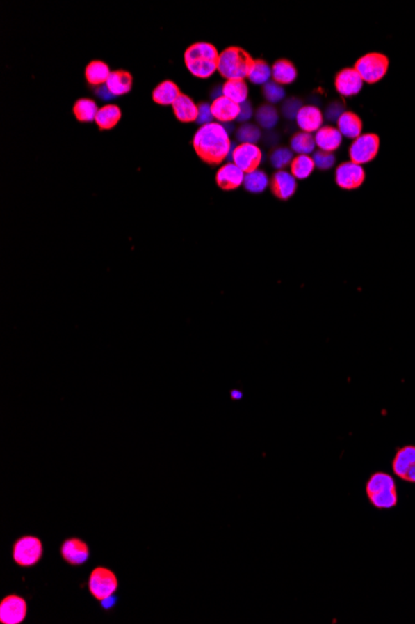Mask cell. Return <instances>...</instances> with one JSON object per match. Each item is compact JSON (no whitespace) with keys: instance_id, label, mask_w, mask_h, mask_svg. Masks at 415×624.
Segmentation results:
<instances>
[{"instance_id":"obj_32","label":"cell","mask_w":415,"mask_h":624,"mask_svg":"<svg viewBox=\"0 0 415 624\" xmlns=\"http://www.w3.org/2000/svg\"><path fill=\"white\" fill-rule=\"evenodd\" d=\"M255 118H257V125L260 127L271 130L274 129L279 123V112L271 104H263L257 109Z\"/></svg>"},{"instance_id":"obj_33","label":"cell","mask_w":415,"mask_h":624,"mask_svg":"<svg viewBox=\"0 0 415 624\" xmlns=\"http://www.w3.org/2000/svg\"><path fill=\"white\" fill-rule=\"evenodd\" d=\"M270 77H272V71L269 64L265 60H255V64L252 66V72L249 75V81L255 85H265L269 83Z\"/></svg>"},{"instance_id":"obj_2","label":"cell","mask_w":415,"mask_h":624,"mask_svg":"<svg viewBox=\"0 0 415 624\" xmlns=\"http://www.w3.org/2000/svg\"><path fill=\"white\" fill-rule=\"evenodd\" d=\"M219 55L211 42H194L184 53V63L193 77L206 79L218 70Z\"/></svg>"},{"instance_id":"obj_20","label":"cell","mask_w":415,"mask_h":624,"mask_svg":"<svg viewBox=\"0 0 415 624\" xmlns=\"http://www.w3.org/2000/svg\"><path fill=\"white\" fill-rule=\"evenodd\" d=\"M315 141L322 151L334 153L342 143V134L334 126H322L315 135Z\"/></svg>"},{"instance_id":"obj_24","label":"cell","mask_w":415,"mask_h":624,"mask_svg":"<svg viewBox=\"0 0 415 624\" xmlns=\"http://www.w3.org/2000/svg\"><path fill=\"white\" fill-rule=\"evenodd\" d=\"M339 132L348 139H357L362 135V118L352 111H345L337 121Z\"/></svg>"},{"instance_id":"obj_7","label":"cell","mask_w":415,"mask_h":624,"mask_svg":"<svg viewBox=\"0 0 415 624\" xmlns=\"http://www.w3.org/2000/svg\"><path fill=\"white\" fill-rule=\"evenodd\" d=\"M355 69L358 71L364 83L372 85L386 77L389 69V59L386 54H366L357 60Z\"/></svg>"},{"instance_id":"obj_27","label":"cell","mask_w":415,"mask_h":624,"mask_svg":"<svg viewBox=\"0 0 415 624\" xmlns=\"http://www.w3.org/2000/svg\"><path fill=\"white\" fill-rule=\"evenodd\" d=\"M249 88L245 80H227L222 85V96L236 104H243L247 101Z\"/></svg>"},{"instance_id":"obj_14","label":"cell","mask_w":415,"mask_h":624,"mask_svg":"<svg viewBox=\"0 0 415 624\" xmlns=\"http://www.w3.org/2000/svg\"><path fill=\"white\" fill-rule=\"evenodd\" d=\"M362 77L355 68H345L339 71L334 77V88L342 96H355L359 94L363 88Z\"/></svg>"},{"instance_id":"obj_44","label":"cell","mask_w":415,"mask_h":624,"mask_svg":"<svg viewBox=\"0 0 415 624\" xmlns=\"http://www.w3.org/2000/svg\"><path fill=\"white\" fill-rule=\"evenodd\" d=\"M211 96L213 101L217 100L218 98L222 96V86H217V88H213Z\"/></svg>"},{"instance_id":"obj_31","label":"cell","mask_w":415,"mask_h":624,"mask_svg":"<svg viewBox=\"0 0 415 624\" xmlns=\"http://www.w3.org/2000/svg\"><path fill=\"white\" fill-rule=\"evenodd\" d=\"M243 185L250 194H261L270 186L269 177L261 170H255L250 173H245Z\"/></svg>"},{"instance_id":"obj_13","label":"cell","mask_w":415,"mask_h":624,"mask_svg":"<svg viewBox=\"0 0 415 624\" xmlns=\"http://www.w3.org/2000/svg\"><path fill=\"white\" fill-rule=\"evenodd\" d=\"M60 554L63 560L72 567L85 565L90 559V547L88 542L79 537H70L65 540L60 547Z\"/></svg>"},{"instance_id":"obj_35","label":"cell","mask_w":415,"mask_h":624,"mask_svg":"<svg viewBox=\"0 0 415 624\" xmlns=\"http://www.w3.org/2000/svg\"><path fill=\"white\" fill-rule=\"evenodd\" d=\"M293 156V150L286 148H277L270 155V164L277 170H282L284 167L291 165Z\"/></svg>"},{"instance_id":"obj_17","label":"cell","mask_w":415,"mask_h":624,"mask_svg":"<svg viewBox=\"0 0 415 624\" xmlns=\"http://www.w3.org/2000/svg\"><path fill=\"white\" fill-rule=\"evenodd\" d=\"M296 123L304 132H317L323 124V114L318 107L314 105H304L301 107L296 116Z\"/></svg>"},{"instance_id":"obj_40","label":"cell","mask_w":415,"mask_h":624,"mask_svg":"<svg viewBox=\"0 0 415 624\" xmlns=\"http://www.w3.org/2000/svg\"><path fill=\"white\" fill-rule=\"evenodd\" d=\"M343 112H345V107L342 105V102H332L326 110V118L329 121H336V120L339 121V118H341V115Z\"/></svg>"},{"instance_id":"obj_22","label":"cell","mask_w":415,"mask_h":624,"mask_svg":"<svg viewBox=\"0 0 415 624\" xmlns=\"http://www.w3.org/2000/svg\"><path fill=\"white\" fill-rule=\"evenodd\" d=\"M133 77L129 71L116 70L112 71L111 75L106 81V86L115 96H122L129 94L132 90Z\"/></svg>"},{"instance_id":"obj_29","label":"cell","mask_w":415,"mask_h":624,"mask_svg":"<svg viewBox=\"0 0 415 624\" xmlns=\"http://www.w3.org/2000/svg\"><path fill=\"white\" fill-rule=\"evenodd\" d=\"M74 115L80 123H92L99 112L96 101L91 99H79L74 105Z\"/></svg>"},{"instance_id":"obj_37","label":"cell","mask_w":415,"mask_h":624,"mask_svg":"<svg viewBox=\"0 0 415 624\" xmlns=\"http://www.w3.org/2000/svg\"><path fill=\"white\" fill-rule=\"evenodd\" d=\"M312 159H314V162H315V166H316L317 169H320L322 171L332 169L334 164H336V156H334V153H326V151H322V150H318L316 153H314Z\"/></svg>"},{"instance_id":"obj_26","label":"cell","mask_w":415,"mask_h":624,"mask_svg":"<svg viewBox=\"0 0 415 624\" xmlns=\"http://www.w3.org/2000/svg\"><path fill=\"white\" fill-rule=\"evenodd\" d=\"M121 116H122L121 109L117 105L108 104L99 109L95 118V123L101 130H111L120 123Z\"/></svg>"},{"instance_id":"obj_4","label":"cell","mask_w":415,"mask_h":624,"mask_svg":"<svg viewBox=\"0 0 415 624\" xmlns=\"http://www.w3.org/2000/svg\"><path fill=\"white\" fill-rule=\"evenodd\" d=\"M368 500L375 508L388 510L397 505L398 495L396 481L386 472H375L366 485Z\"/></svg>"},{"instance_id":"obj_38","label":"cell","mask_w":415,"mask_h":624,"mask_svg":"<svg viewBox=\"0 0 415 624\" xmlns=\"http://www.w3.org/2000/svg\"><path fill=\"white\" fill-rule=\"evenodd\" d=\"M302 107H304L302 101L298 99V98H288L281 107V114L284 115V118L293 120V118H296L298 111L301 110Z\"/></svg>"},{"instance_id":"obj_16","label":"cell","mask_w":415,"mask_h":624,"mask_svg":"<svg viewBox=\"0 0 415 624\" xmlns=\"http://www.w3.org/2000/svg\"><path fill=\"white\" fill-rule=\"evenodd\" d=\"M244 178H245V173L241 171L235 164L229 162L218 170L215 182L224 191H233V189H239L240 186L244 183Z\"/></svg>"},{"instance_id":"obj_30","label":"cell","mask_w":415,"mask_h":624,"mask_svg":"<svg viewBox=\"0 0 415 624\" xmlns=\"http://www.w3.org/2000/svg\"><path fill=\"white\" fill-rule=\"evenodd\" d=\"M290 146H291V150H293V153H298V155L312 153L315 151V148H316L315 136H312V134H309V132H304V131L296 132L291 137Z\"/></svg>"},{"instance_id":"obj_15","label":"cell","mask_w":415,"mask_h":624,"mask_svg":"<svg viewBox=\"0 0 415 624\" xmlns=\"http://www.w3.org/2000/svg\"><path fill=\"white\" fill-rule=\"evenodd\" d=\"M270 189L276 198L290 200L298 191V181L291 172L279 170L270 180Z\"/></svg>"},{"instance_id":"obj_12","label":"cell","mask_w":415,"mask_h":624,"mask_svg":"<svg viewBox=\"0 0 415 624\" xmlns=\"http://www.w3.org/2000/svg\"><path fill=\"white\" fill-rule=\"evenodd\" d=\"M393 472L407 483H415V446L398 448L392 462Z\"/></svg>"},{"instance_id":"obj_21","label":"cell","mask_w":415,"mask_h":624,"mask_svg":"<svg viewBox=\"0 0 415 624\" xmlns=\"http://www.w3.org/2000/svg\"><path fill=\"white\" fill-rule=\"evenodd\" d=\"M181 88H178L174 81L172 80H165L159 84L157 88L153 90L152 99L156 104L167 107V105H173L174 101L181 96Z\"/></svg>"},{"instance_id":"obj_23","label":"cell","mask_w":415,"mask_h":624,"mask_svg":"<svg viewBox=\"0 0 415 624\" xmlns=\"http://www.w3.org/2000/svg\"><path fill=\"white\" fill-rule=\"evenodd\" d=\"M271 71H272V80L280 85H290L298 79V69L290 60H276L271 68Z\"/></svg>"},{"instance_id":"obj_8","label":"cell","mask_w":415,"mask_h":624,"mask_svg":"<svg viewBox=\"0 0 415 624\" xmlns=\"http://www.w3.org/2000/svg\"><path fill=\"white\" fill-rule=\"evenodd\" d=\"M380 139L377 134L373 132L362 134L352 142L350 148V159L357 165L369 164L377 157V155L380 153Z\"/></svg>"},{"instance_id":"obj_5","label":"cell","mask_w":415,"mask_h":624,"mask_svg":"<svg viewBox=\"0 0 415 624\" xmlns=\"http://www.w3.org/2000/svg\"><path fill=\"white\" fill-rule=\"evenodd\" d=\"M44 556V546L40 538L31 535L19 537L13 545V560L22 567L30 568L40 562Z\"/></svg>"},{"instance_id":"obj_41","label":"cell","mask_w":415,"mask_h":624,"mask_svg":"<svg viewBox=\"0 0 415 624\" xmlns=\"http://www.w3.org/2000/svg\"><path fill=\"white\" fill-rule=\"evenodd\" d=\"M252 114H254V110H252V102L245 101V102L240 104L239 116L236 118V121L238 123H246V121H249L252 118Z\"/></svg>"},{"instance_id":"obj_1","label":"cell","mask_w":415,"mask_h":624,"mask_svg":"<svg viewBox=\"0 0 415 624\" xmlns=\"http://www.w3.org/2000/svg\"><path fill=\"white\" fill-rule=\"evenodd\" d=\"M193 148L199 159L208 165L215 166L227 159L233 143L224 125L211 123L200 126L193 137Z\"/></svg>"},{"instance_id":"obj_43","label":"cell","mask_w":415,"mask_h":624,"mask_svg":"<svg viewBox=\"0 0 415 624\" xmlns=\"http://www.w3.org/2000/svg\"><path fill=\"white\" fill-rule=\"evenodd\" d=\"M101 604L102 607L105 608V609H110L112 606H115L116 604V598H115V595H111V597H108L107 600L105 601H101Z\"/></svg>"},{"instance_id":"obj_39","label":"cell","mask_w":415,"mask_h":624,"mask_svg":"<svg viewBox=\"0 0 415 624\" xmlns=\"http://www.w3.org/2000/svg\"><path fill=\"white\" fill-rule=\"evenodd\" d=\"M213 114H211V105L209 102H200L198 105V118L197 123L198 124L206 125L213 123Z\"/></svg>"},{"instance_id":"obj_34","label":"cell","mask_w":415,"mask_h":624,"mask_svg":"<svg viewBox=\"0 0 415 624\" xmlns=\"http://www.w3.org/2000/svg\"><path fill=\"white\" fill-rule=\"evenodd\" d=\"M236 140L240 143H257L261 139V130L260 126L255 124H241L239 129L236 130Z\"/></svg>"},{"instance_id":"obj_42","label":"cell","mask_w":415,"mask_h":624,"mask_svg":"<svg viewBox=\"0 0 415 624\" xmlns=\"http://www.w3.org/2000/svg\"><path fill=\"white\" fill-rule=\"evenodd\" d=\"M95 95H97L99 99L104 101H111L115 98V95L112 94L111 91L108 90V88L106 86V84L95 88Z\"/></svg>"},{"instance_id":"obj_3","label":"cell","mask_w":415,"mask_h":624,"mask_svg":"<svg viewBox=\"0 0 415 624\" xmlns=\"http://www.w3.org/2000/svg\"><path fill=\"white\" fill-rule=\"evenodd\" d=\"M255 60L244 49L238 47H227L219 55L218 71L227 80H244L249 77Z\"/></svg>"},{"instance_id":"obj_25","label":"cell","mask_w":415,"mask_h":624,"mask_svg":"<svg viewBox=\"0 0 415 624\" xmlns=\"http://www.w3.org/2000/svg\"><path fill=\"white\" fill-rule=\"evenodd\" d=\"M112 71H110L108 65L101 61V60H94L86 66L85 69V77L91 86L99 88L101 85H105L107 79L111 75Z\"/></svg>"},{"instance_id":"obj_28","label":"cell","mask_w":415,"mask_h":624,"mask_svg":"<svg viewBox=\"0 0 415 624\" xmlns=\"http://www.w3.org/2000/svg\"><path fill=\"white\" fill-rule=\"evenodd\" d=\"M315 162L310 155H298L295 156L290 165L291 173L296 180H304L311 176V173L315 170Z\"/></svg>"},{"instance_id":"obj_19","label":"cell","mask_w":415,"mask_h":624,"mask_svg":"<svg viewBox=\"0 0 415 624\" xmlns=\"http://www.w3.org/2000/svg\"><path fill=\"white\" fill-rule=\"evenodd\" d=\"M174 116L183 124L195 123L198 118V105L188 95L181 94L172 105Z\"/></svg>"},{"instance_id":"obj_18","label":"cell","mask_w":415,"mask_h":624,"mask_svg":"<svg viewBox=\"0 0 415 624\" xmlns=\"http://www.w3.org/2000/svg\"><path fill=\"white\" fill-rule=\"evenodd\" d=\"M240 105L234 101L229 100L225 96L218 98L211 104V114L219 123L228 124L235 121L239 116Z\"/></svg>"},{"instance_id":"obj_10","label":"cell","mask_w":415,"mask_h":624,"mask_svg":"<svg viewBox=\"0 0 415 624\" xmlns=\"http://www.w3.org/2000/svg\"><path fill=\"white\" fill-rule=\"evenodd\" d=\"M28 616V602L22 595H9L0 602V623H23Z\"/></svg>"},{"instance_id":"obj_11","label":"cell","mask_w":415,"mask_h":624,"mask_svg":"<svg viewBox=\"0 0 415 624\" xmlns=\"http://www.w3.org/2000/svg\"><path fill=\"white\" fill-rule=\"evenodd\" d=\"M334 181L339 189H359L366 181V171L362 166L357 165L352 161L342 162L336 169Z\"/></svg>"},{"instance_id":"obj_9","label":"cell","mask_w":415,"mask_h":624,"mask_svg":"<svg viewBox=\"0 0 415 624\" xmlns=\"http://www.w3.org/2000/svg\"><path fill=\"white\" fill-rule=\"evenodd\" d=\"M230 157L241 171L250 173L261 164L263 151L254 143H239L238 146H231Z\"/></svg>"},{"instance_id":"obj_36","label":"cell","mask_w":415,"mask_h":624,"mask_svg":"<svg viewBox=\"0 0 415 624\" xmlns=\"http://www.w3.org/2000/svg\"><path fill=\"white\" fill-rule=\"evenodd\" d=\"M263 96L265 98V100L272 105V104H279L280 101L284 100L286 96V91L284 90L282 85L275 83L272 80V81H269L263 85Z\"/></svg>"},{"instance_id":"obj_6","label":"cell","mask_w":415,"mask_h":624,"mask_svg":"<svg viewBox=\"0 0 415 624\" xmlns=\"http://www.w3.org/2000/svg\"><path fill=\"white\" fill-rule=\"evenodd\" d=\"M88 592L96 601H105L108 597L115 595L118 589V578L116 573L107 568L99 566L91 572L88 578Z\"/></svg>"}]
</instances>
